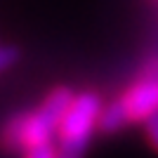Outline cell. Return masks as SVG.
Masks as SVG:
<instances>
[{
	"instance_id": "1",
	"label": "cell",
	"mask_w": 158,
	"mask_h": 158,
	"mask_svg": "<svg viewBox=\"0 0 158 158\" xmlns=\"http://www.w3.org/2000/svg\"><path fill=\"white\" fill-rule=\"evenodd\" d=\"M71 99H73V92L69 87H54L35 111L14 116L2 130L5 146L24 151L31 144L52 142L57 130H59V123L64 118L66 109L71 104Z\"/></svg>"
},
{
	"instance_id": "2",
	"label": "cell",
	"mask_w": 158,
	"mask_h": 158,
	"mask_svg": "<svg viewBox=\"0 0 158 158\" xmlns=\"http://www.w3.org/2000/svg\"><path fill=\"white\" fill-rule=\"evenodd\" d=\"M99 111H102V99L94 92L73 94L71 104H69L64 118L59 123V130H57L59 149L85 151V146L90 144L92 132L97 130Z\"/></svg>"
},
{
	"instance_id": "3",
	"label": "cell",
	"mask_w": 158,
	"mask_h": 158,
	"mask_svg": "<svg viewBox=\"0 0 158 158\" xmlns=\"http://www.w3.org/2000/svg\"><path fill=\"white\" fill-rule=\"evenodd\" d=\"M132 123H144L149 116L158 113V78L139 80L120 97Z\"/></svg>"
},
{
	"instance_id": "4",
	"label": "cell",
	"mask_w": 158,
	"mask_h": 158,
	"mask_svg": "<svg viewBox=\"0 0 158 158\" xmlns=\"http://www.w3.org/2000/svg\"><path fill=\"white\" fill-rule=\"evenodd\" d=\"M125 123H130V116H127L123 102L116 99V102H111V104L102 106L99 120H97V130H102V132H118L120 127H125Z\"/></svg>"
},
{
	"instance_id": "5",
	"label": "cell",
	"mask_w": 158,
	"mask_h": 158,
	"mask_svg": "<svg viewBox=\"0 0 158 158\" xmlns=\"http://www.w3.org/2000/svg\"><path fill=\"white\" fill-rule=\"evenodd\" d=\"M59 149L54 146V142H40V144H31L24 149V158H57Z\"/></svg>"
},
{
	"instance_id": "6",
	"label": "cell",
	"mask_w": 158,
	"mask_h": 158,
	"mask_svg": "<svg viewBox=\"0 0 158 158\" xmlns=\"http://www.w3.org/2000/svg\"><path fill=\"white\" fill-rule=\"evenodd\" d=\"M144 130H146L149 144L158 151V113H153V116H149V118L144 120Z\"/></svg>"
},
{
	"instance_id": "7",
	"label": "cell",
	"mask_w": 158,
	"mask_h": 158,
	"mask_svg": "<svg viewBox=\"0 0 158 158\" xmlns=\"http://www.w3.org/2000/svg\"><path fill=\"white\" fill-rule=\"evenodd\" d=\"M17 50H12V47H0V71H7L10 66L17 61Z\"/></svg>"
},
{
	"instance_id": "8",
	"label": "cell",
	"mask_w": 158,
	"mask_h": 158,
	"mask_svg": "<svg viewBox=\"0 0 158 158\" xmlns=\"http://www.w3.org/2000/svg\"><path fill=\"white\" fill-rule=\"evenodd\" d=\"M57 158H83V151H73V149H59Z\"/></svg>"
}]
</instances>
